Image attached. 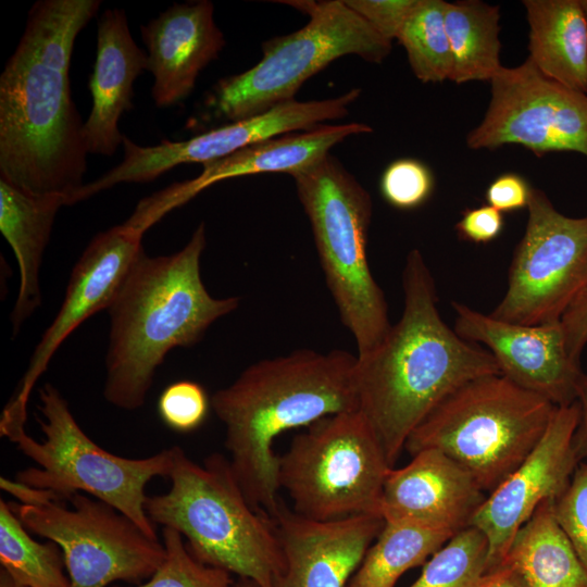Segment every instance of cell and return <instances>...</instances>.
Here are the masks:
<instances>
[{"label": "cell", "instance_id": "6da1fadb", "mask_svg": "<svg viewBox=\"0 0 587 587\" xmlns=\"http://www.w3.org/2000/svg\"><path fill=\"white\" fill-rule=\"evenodd\" d=\"M99 0H39L0 76V177L36 196L72 199L85 185L87 149L71 96L77 35Z\"/></svg>", "mask_w": 587, "mask_h": 587}, {"label": "cell", "instance_id": "7a4b0ae2", "mask_svg": "<svg viewBox=\"0 0 587 587\" xmlns=\"http://www.w3.org/2000/svg\"><path fill=\"white\" fill-rule=\"evenodd\" d=\"M402 288L400 320L355 365L358 410L391 467L410 434L449 394L474 378L501 374L488 350L441 319L434 277L417 249L405 258Z\"/></svg>", "mask_w": 587, "mask_h": 587}, {"label": "cell", "instance_id": "3957f363", "mask_svg": "<svg viewBox=\"0 0 587 587\" xmlns=\"http://www.w3.org/2000/svg\"><path fill=\"white\" fill-rule=\"evenodd\" d=\"M355 365L357 354L345 350L300 349L252 363L211 397L230 469L255 511L272 517L280 502L279 435L358 410Z\"/></svg>", "mask_w": 587, "mask_h": 587}, {"label": "cell", "instance_id": "277c9868", "mask_svg": "<svg viewBox=\"0 0 587 587\" xmlns=\"http://www.w3.org/2000/svg\"><path fill=\"white\" fill-rule=\"evenodd\" d=\"M207 245L200 223L187 245L170 255L143 251L112 303L103 396L133 411L143 405L157 369L174 348L196 345L220 317L239 305L236 297L214 298L200 273Z\"/></svg>", "mask_w": 587, "mask_h": 587}, {"label": "cell", "instance_id": "5b68a950", "mask_svg": "<svg viewBox=\"0 0 587 587\" xmlns=\"http://www.w3.org/2000/svg\"><path fill=\"white\" fill-rule=\"evenodd\" d=\"M172 453L171 488L147 497L149 519L179 532L201 563L276 587L285 563L274 523L251 507L228 459L214 452L199 464L178 446Z\"/></svg>", "mask_w": 587, "mask_h": 587}, {"label": "cell", "instance_id": "8992f818", "mask_svg": "<svg viewBox=\"0 0 587 587\" xmlns=\"http://www.w3.org/2000/svg\"><path fill=\"white\" fill-rule=\"evenodd\" d=\"M555 408L502 374L484 375L441 400L410 434L404 450L445 453L489 494L532 452Z\"/></svg>", "mask_w": 587, "mask_h": 587}, {"label": "cell", "instance_id": "52a82bcc", "mask_svg": "<svg viewBox=\"0 0 587 587\" xmlns=\"http://www.w3.org/2000/svg\"><path fill=\"white\" fill-rule=\"evenodd\" d=\"M291 176L312 227L326 286L355 341L357 357H364L391 327L384 291L366 254L371 196L330 154Z\"/></svg>", "mask_w": 587, "mask_h": 587}, {"label": "cell", "instance_id": "ba28073f", "mask_svg": "<svg viewBox=\"0 0 587 587\" xmlns=\"http://www.w3.org/2000/svg\"><path fill=\"white\" fill-rule=\"evenodd\" d=\"M38 420L43 440L29 437L24 426L2 434L37 466L17 472L15 480L49 489L63 500L76 492L99 499L129 517L149 538L159 540L146 512L145 489L154 477H168L172 448L142 459L115 455L90 439L73 416L68 403L52 385L40 391Z\"/></svg>", "mask_w": 587, "mask_h": 587}, {"label": "cell", "instance_id": "9c48e42d", "mask_svg": "<svg viewBox=\"0 0 587 587\" xmlns=\"http://www.w3.org/2000/svg\"><path fill=\"white\" fill-rule=\"evenodd\" d=\"M309 16L308 24L263 42L251 68L221 79L208 99L216 116L236 122L295 99L299 88L334 60L355 54L382 63L391 42L382 37L345 0H285Z\"/></svg>", "mask_w": 587, "mask_h": 587}, {"label": "cell", "instance_id": "30bf717a", "mask_svg": "<svg viewBox=\"0 0 587 587\" xmlns=\"http://www.w3.org/2000/svg\"><path fill=\"white\" fill-rule=\"evenodd\" d=\"M278 462L279 486L297 514L315 521L380 516L384 482L391 466L359 410L308 425L294 436Z\"/></svg>", "mask_w": 587, "mask_h": 587}, {"label": "cell", "instance_id": "8fae6325", "mask_svg": "<svg viewBox=\"0 0 587 587\" xmlns=\"http://www.w3.org/2000/svg\"><path fill=\"white\" fill-rule=\"evenodd\" d=\"M46 507L11 503L23 526L62 550L71 587L141 584L165 558L164 545L149 538L114 507L83 492Z\"/></svg>", "mask_w": 587, "mask_h": 587}, {"label": "cell", "instance_id": "7c38bea8", "mask_svg": "<svg viewBox=\"0 0 587 587\" xmlns=\"http://www.w3.org/2000/svg\"><path fill=\"white\" fill-rule=\"evenodd\" d=\"M527 210L507 291L489 314L521 325L560 322L587 284V215L562 214L542 190L533 187Z\"/></svg>", "mask_w": 587, "mask_h": 587}, {"label": "cell", "instance_id": "4fadbf2b", "mask_svg": "<svg viewBox=\"0 0 587 587\" xmlns=\"http://www.w3.org/2000/svg\"><path fill=\"white\" fill-rule=\"evenodd\" d=\"M490 86L485 116L466 136L470 149L519 145L537 157L576 152L587 158V93L544 76L527 59L503 66Z\"/></svg>", "mask_w": 587, "mask_h": 587}, {"label": "cell", "instance_id": "5bb4252c", "mask_svg": "<svg viewBox=\"0 0 587 587\" xmlns=\"http://www.w3.org/2000/svg\"><path fill=\"white\" fill-rule=\"evenodd\" d=\"M351 89L335 98L279 103L254 116L230 122L182 141L163 140L154 146H139L124 136L122 161L74 196L75 204L121 183H148L184 163H207L251 145L307 130L348 114L349 105L360 97Z\"/></svg>", "mask_w": 587, "mask_h": 587}, {"label": "cell", "instance_id": "9a60e30c", "mask_svg": "<svg viewBox=\"0 0 587 587\" xmlns=\"http://www.w3.org/2000/svg\"><path fill=\"white\" fill-rule=\"evenodd\" d=\"M579 405L557 407L532 452L491 492L474 514L471 525L488 540L487 571L504 560L517 530L547 500L555 501L567 488L580 463L574 434Z\"/></svg>", "mask_w": 587, "mask_h": 587}, {"label": "cell", "instance_id": "2e32d148", "mask_svg": "<svg viewBox=\"0 0 587 587\" xmlns=\"http://www.w3.org/2000/svg\"><path fill=\"white\" fill-rule=\"evenodd\" d=\"M143 234L123 223L97 234L73 267L64 300L43 333L1 423L25 424L29 395L62 342L88 317L112 303L121 284L143 252Z\"/></svg>", "mask_w": 587, "mask_h": 587}, {"label": "cell", "instance_id": "e0dca14e", "mask_svg": "<svg viewBox=\"0 0 587 587\" xmlns=\"http://www.w3.org/2000/svg\"><path fill=\"white\" fill-rule=\"evenodd\" d=\"M455 333L473 344L484 345L500 373L555 407L576 401L584 373L569 355L560 322L521 325L492 317L463 303L452 302Z\"/></svg>", "mask_w": 587, "mask_h": 587}, {"label": "cell", "instance_id": "ac0fdd59", "mask_svg": "<svg viewBox=\"0 0 587 587\" xmlns=\"http://www.w3.org/2000/svg\"><path fill=\"white\" fill-rule=\"evenodd\" d=\"M271 519L285 563L276 587H346L385 524L375 514L315 521L282 499Z\"/></svg>", "mask_w": 587, "mask_h": 587}, {"label": "cell", "instance_id": "d6986e66", "mask_svg": "<svg viewBox=\"0 0 587 587\" xmlns=\"http://www.w3.org/2000/svg\"><path fill=\"white\" fill-rule=\"evenodd\" d=\"M371 132L370 125L358 122L322 124L251 145L227 157L203 163L202 172L192 179L174 183L141 199L135 214L151 227L166 213L217 182L261 173L291 175L329 154L328 151L344 139Z\"/></svg>", "mask_w": 587, "mask_h": 587}, {"label": "cell", "instance_id": "ffe728a7", "mask_svg": "<svg viewBox=\"0 0 587 587\" xmlns=\"http://www.w3.org/2000/svg\"><path fill=\"white\" fill-rule=\"evenodd\" d=\"M487 494L459 463L424 449L400 469H389L379 514L384 521L417 524L455 534L471 525Z\"/></svg>", "mask_w": 587, "mask_h": 587}, {"label": "cell", "instance_id": "44dd1931", "mask_svg": "<svg viewBox=\"0 0 587 587\" xmlns=\"http://www.w3.org/2000/svg\"><path fill=\"white\" fill-rule=\"evenodd\" d=\"M148 50V67L154 82L151 96L157 107L178 103L195 88L200 72L225 46L208 0L174 3L140 26Z\"/></svg>", "mask_w": 587, "mask_h": 587}, {"label": "cell", "instance_id": "7402d4cb", "mask_svg": "<svg viewBox=\"0 0 587 587\" xmlns=\"http://www.w3.org/2000/svg\"><path fill=\"white\" fill-rule=\"evenodd\" d=\"M148 67V54L134 41L126 13L105 10L97 29V55L89 80L92 105L83 125L88 153L113 155L123 145L122 114L133 109V85Z\"/></svg>", "mask_w": 587, "mask_h": 587}, {"label": "cell", "instance_id": "603a6c76", "mask_svg": "<svg viewBox=\"0 0 587 587\" xmlns=\"http://www.w3.org/2000/svg\"><path fill=\"white\" fill-rule=\"evenodd\" d=\"M62 196L28 193L0 177V230L20 268V289L11 314L13 335L41 303L39 272Z\"/></svg>", "mask_w": 587, "mask_h": 587}, {"label": "cell", "instance_id": "cb8c5ba5", "mask_svg": "<svg viewBox=\"0 0 587 587\" xmlns=\"http://www.w3.org/2000/svg\"><path fill=\"white\" fill-rule=\"evenodd\" d=\"M527 60L546 77L587 93V18L579 0H524Z\"/></svg>", "mask_w": 587, "mask_h": 587}, {"label": "cell", "instance_id": "d4e9b609", "mask_svg": "<svg viewBox=\"0 0 587 587\" xmlns=\"http://www.w3.org/2000/svg\"><path fill=\"white\" fill-rule=\"evenodd\" d=\"M553 503L542 502L517 530L502 563L514 567L528 587H587V571L560 526Z\"/></svg>", "mask_w": 587, "mask_h": 587}, {"label": "cell", "instance_id": "484cf974", "mask_svg": "<svg viewBox=\"0 0 587 587\" xmlns=\"http://www.w3.org/2000/svg\"><path fill=\"white\" fill-rule=\"evenodd\" d=\"M499 20L498 5L479 0L446 3L445 25L452 55L450 80L490 82L503 67Z\"/></svg>", "mask_w": 587, "mask_h": 587}, {"label": "cell", "instance_id": "4316f807", "mask_svg": "<svg viewBox=\"0 0 587 587\" xmlns=\"http://www.w3.org/2000/svg\"><path fill=\"white\" fill-rule=\"evenodd\" d=\"M453 535L417 524L385 521L346 587H395L407 571L424 563Z\"/></svg>", "mask_w": 587, "mask_h": 587}, {"label": "cell", "instance_id": "83f0119b", "mask_svg": "<svg viewBox=\"0 0 587 587\" xmlns=\"http://www.w3.org/2000/svg\"><path fill=\"white\" fill-rule=\"evenodd\" d=\"M0 563L26 587H71L61 548L38 542L23 526L9 503L0 500Z\"/></svg>", "mask_w": 587, "mask_h": 587}, {"label": "cell", "instance_id": "f1b7e54d", "mask_svg": "<svg viewBox=\"0 0 587 587\" xmlns=\"http://www.w3.org/2000/svg\"><path fill=\"white\" fill-rule=\"evenodd\" d=\"M446 3L444 0H419L397 39L407 52L413 74L422 83H441L451 77Z\"/></svg>", "mask_w": 587, "mask_h": 587}, {"label": "cell", "instance_id": "f546056e", "mask_svg": "<svg viewBox=\"0 0 587 587\" xmlns=\"http://www.w3.org/2000/svg\"><path fill=\"white\" fill-rule=\"evenodd\" d=\"M488 540L467 526L442 545L409 587H478L487 571Z\"/></svg>", "mask_w": 587, "mask_h": 587}, {"label": "cell", "instance_id": "4dcf8cb0", "mask_svg": "<svg viewBox=\"0 0 587 587\" xmlns=\"http://www.w3.org/2000/svg\"><path fill=\"white\" fill-rule=\"evenodd\" d=\"M165 558L150 578L134 586L114 587H233L229 572L198 561L172 527L162 529Z\"/></svg>", "mask_w": 587, "mask_h": 587}, {"label": "cell", "instance_id": "1f68e13d", "mask_svg": "<svg viewBox=\"0 0 587 587\" xmlns=\"http://www.w3.org/2000/svg\"><path fill=\"white\" fill-rule=\"evenodd\" d=\"M211 399L204 388L192 380H177L162 391L158 413L162 422L178 433H189L205 421Z\"/></svg>", "mask_w": 587, "mask_h": 587}, {"label": "cell", "instance_id": "d6a6232c", "mask_svg": "<svg viewBox=\"0 0 587 587\" xmlns=\"http://www.w3.org/2000/svg\"><path fill=\"white\" fill-rule=\"evenodd\" d=\"M434 179L429 168L414 159L390 163L380 178V192L392 207L410 210L422 205L430 196Z\"/></svg>", "mask_w": 587, "mask_h": 587}, {"label": "cell", "instance_id": "836d02e7", "mask_svg": "<svg viewBox=\"0 0 587 587\" xmlns=\"http://www.w3.org/2000/svg\"><path fill=\"white\" fill-rule=\"evenodd\" d=\"M554 515L587 571V462H580L564 492L553 503Z\"/></svg>", "mask_w": 587, "mask_h": 587}, {"label": "cell", "instance_id": "e575fe53", "mask_svg": "<svg viewBox=\"0 0 587 587\" xmlns=\"http://www.w3.org/2000/svg\"><path fill=\"white\" fill-rule=\"evenodd\" d=\"M388 41L398 36L419 0H345Z\"/></svg>", "mask_w": 587, "mask_h": 587}, {"label": "cell", "instance_id": "d590c367", "mask_svg": "<svg viewBox=\"0 0 587 587\" xmlns=\"http://www.w3.org/2000/svg\"><path fill=\"white\" fill-rule=\"evenodd\" d=\"M560 325L570 358L580 365L582 353L587 345V284L564 311Z\"/></svg>", "mask_w": 587, "mask_h": 587}, {"label": "cell", "instance_id": "8d00e7d4", "mask_svg": "<svg viewBox=\"0 0 587 587\" xmlns=\"http://www.w3.org/2000/svg\"><path fill=\"white\" fill-rule=\"evenodd\" d=\"M504 225L503 215L497 209L485 204L463 212L457 223V230L462 239L475 243H486L496 239Z\"/></svg>", "mask_w": 587, "mask_h": 587}, {"label": "cell", "instance_id": "74e56055", "mask_svg": "<svg viewBox=\"0 0 587 587\" xmlns=\"http://www.w3.org/2000/svg\"><path fill=\"white\" fill-rule=\"evenodd\" d=\"M532 187L516 174L497 177L486 190L487 204L502 212L527 208Z\"/></svg>", "mask_w": 587, "mask_h": 587}, {"label": "cell", "instance_id": "f35d334b", "mask_svg": "<svg viewBox=\"0 0 587 587\" xmlns=\"http://www.w3.org/2000/svg\"><path fill=\"white\" fill-rule=\"evenodd\" d=\"M0 488L15 497L24 505L46 507L57 502H66L52 490L28 486L3 476L0 478Z\"/></svg>", "mask_w": 587, "mask_h": 587}, {"label": "cell", "instance_id": "ab89813d", "mask_svg": "<svg viewBox=\"0 0 587 587\" xmlns=\"http://www.w3.org/2000/svg\"><path fill=\"white\" fill-rule=\"evenodd\" d=\"M576 401L579 419L574 434V444L580 462H587V374L583 373L577 385Z\"/></svg>", "mask_w": 587, "mask_h": 587}, {"label": "cell", "instance_id": "60d3db41", "mask_svg": "<svg viewBox=\"0 0 587 587\" xmlns=\"http://www.w3.org/2000/svg\"><path fill=\"white\" fill-rule=\"evenodd\" d=\"M478 587H528L522 575L511 565L502 563L486 572Z\"/></svg>", "mask_w": 587, "mask_h": 587}, {"label": "cell", "instance_id": "b9f144b4", "mask_svg": "<svg viewBox=\"0 0 587 587\" xmlns=\"http://www.w3.org/2000/svg\"><path fill=\"white\" fill-rule=\"evenodd\" d=\"M0 587H26L15 580L5 570H0Z\"/></svg>", "mask_w": 587, "mask_h": 587}, {"label": "cell", "instance_id": "7bdbcfd3", "mask_svg": "<svg viewBox=\"0 0 587 587\" xmlns=\"http://www.w3.org/2000/svg\"><path fill=\"white\" fill-rule=\"evenodd\" d=\"M233 587H259V586L249 579L238 578V580L235 582Z\"/></svg>", "mask_w": 587, "mask_h": 587}, {"label": "cell", "instance_id": "ee69618b", "mask_svg": "<svg viewBox=\"0 0 587 587\" xmlns=\"http://www.w3.org/2000/svg\"><path fill=\"white\" fill-rule=\"evenodd\" d=\"M580 5L585 12L586 18H587V0H579Z\"/></svg>", "mask_w": 587, "mask_h": 587}]
</instances>
